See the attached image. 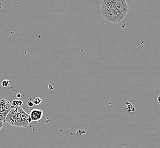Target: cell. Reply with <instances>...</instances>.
Instances as JSON below:
<instances>
[{
  "instance_id": "2",
  "label": "cell",
  "mask_w": 160,
  "mask_h": 148,
  "mask_svg": "<svg viewBox=\"0 0 160 148\" xmlns=\"http://www.w3.org/2000/svg\"><path fill=\"white\" fill-rule=\"evenodd\" d=\"M100 13L103 18L109 22H120L124 18L116 9L113 0H102L100 3Z\"/></svg>"
},
{
  "instance_id": "8",
  "label": "cell",
  "mask_w": 160,
  "mask_h": 148,
  "mask_svg": "<svg viewBox=\"0 0 160 148\" xmlns=\"http://www.w3.org/2000/svg\"><path fill=\"white\" fill-rule=\"evenodd\" d=\"M42 100L41 99V98H40V97H36L35 99L34 100V104L35 105V106H39V105H40L41 103H42Z\"/></svg>"
},
{
  "instance_id": "3",
  "label": "cell",
  "mask_w": 160,
  "mask_h": 148,
  "mask_svg": "<svg viewBox=\"0 0 160 148\" xmlns=\"http://www.w3.org/2000/svg\"><path fill=\"white\" fill-rule=\"evenodd\" d=\"M12 109V102L2 99L0 100V120L5 122V119L10 111Z\"/></svg>"
},
{
  "instance_id": "5",
  "label": "cell",
  "mask_w": 160,
  "mask_h": 148,
  "mask_svg": "<svg viewBox=\"0 0 160 148\" xmlns=\"http://www.w3.org/2000/svg\"><path fill=\"white\" fill-rule=\"evenodd\" d=\"M44 112L41 109H34L30 111L29 116L32 120V121H39L42 119L43 116Z\"/></svg>"
},
{
  "instance_id": "7",
  "label": "cell",
  "mask_w": 160,
  "mask_h": 148,
  "mask_svg": "<svg viewBox=\"0 0 160 148\" xmlns=\"http://www.w3.org/2000/svg\"><path fill=\"white\" fill-rule=\"evenodd\" d=\"M10 84V81L9 80L5 79V80H3V81H2L1 86H2V87L5 88V87H8L9 86Z\"/></svg>"
},
{
  "instance_id": "6",
  "label": "cell",
  "mask_w": 160,
  "mask_h": 148,
  "mask_svg": "<svg viewBox=\"0 0 160 148\" xmlns=\"http://www.w3.org/2000/svg\"><path fill=\"white\" fill-rule=\"evenodd\" d=\"M23 104V101L21 100H14L12 102V108L19 107Z\"/></svg>"
},
{
  "instance_id": "1",
  "label": "cell",
  "mask_w": 160,
  "mask_h": 148,
  "mask_svg": "<svg viewBox=\"0 0 160 148\" xmlns=\"http://www.w3.org/2000/svg\"><path fill=\"white\" fill-rule=\"evenodd\" d=\"M5 122L10 126L25 128L32 122V120L29 114L19 106L11 110L5 119Z\"/></svg>"
},
{
  "instance_id": "9",
  "label": "cell",
  "mask_w": 160,
  "mask_h": 148,
  "mask_svg": "<svg viewBox=\"0 0 160 148\" xmlns=\"http://www.w3.org/2000/svg\"><path fill=\"white\" fill-rule=\"evenodd\" d=\"M28 106L29 107L32 108V107H33V106H34V103H32V101H28Z\"/></svg>"
},
{
  "instance_id": "4",
  "label": "cell",
  "mask_w": 160,
  "mask_h": 148,
  "mask_svg": "<svg viewBox=\"0 0 160 148\" xmlns=\"http://www.w3.org/2000/svg\"><path fill=\"white\" fill-rule=\"evenodd\" d=\"M116 9L118 10L122 16L125 18L129 10L128 3L126 0H113Z\"/></svg>"
},
{
  "instance_id": "12",
  "label": "cell",
  "mask_w": 160,
  "mask_h": 148,
  "mask_svg": "<svg viewBox=\"0 0 160 148\" xmlns=\"http://www.w3.org/2000/svg\"><path fill=\"white\" fill-rule=\"evenodd\" d=\"M157 101H158V103H159L160 104V95L157 97Z\"/></svg>"
},
{
  "instance_id": "10",
  "label": "cell",
  "mask_w": 160,
  "mask_h": 148,
  "mask_svg": "<svg viewBox=\"0 0 160 148\" xmlns=\"http://www.w3.org/2000/svg\"><path fill=\"white\" fill-rule=\"evenodd\" d=\"M3 123H4V122H3V121H2L1 120H0V131L3 128Z\"/></svg>"
},
{
  "instance_id": "11",
  "label": "cell",
  "mask_w": 160,
  "mask_h": 148,
  "mask_svg": "<svg viewBox=\"0 0 160 148\" xmlns=\"http://www.w3.org/2000/svg\"><path fill=\"white\" fill-rule=\"evenodd\" d=\"M21 93H18L16 97H17V98H21Z\"/></svg>"
}]
</instances>
